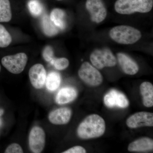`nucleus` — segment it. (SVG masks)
<instances>
[{
	"instance_id": "1",
	"label": "nucleus",
	"mask_w": 153,
	"mask_h": 153,
	"mask_svg": "<svg viewBox=\"0 0 153 153\" xmlns=\"http://www.w3.org/2000/svg\"><path fill=\"white\" fill-rule=\"evenodd\" d=\"M105 130L104 119L99 115L92 114L88 116L79 124L77 134L82 139H90L102 136Z\"/></svg>"
},
{
	"instance_id": "2",
	"label": "nucleus",
	"mask_w": 153,
	"mask_h": 153,
	"mask_svg": "<svg viewBox=\"0 0 153 153\" xmlns=\"http://www.w3.org/2000/svg\"><path fill=\"white\" fill-rule=\"evenodd\" d=\"M153 6V0H117L114 9L118 13L130 15L135 13H149Z\"/></svg>"
},
{
	"instance_id": "3",
	"label": "nucleus",
	"mask_w": 153,
	"mask_h": 153,
	"mask_svg": "<svg viewBox=\"0 0 153 153\" xmlns=\"http://www.w3.org/2000/svg\"><path fill=\"white\" fill-rule=\"evenodd\" d=\"M109 35L117 43L125 45L134 44L142 37L139 30L126 25L116 26L111 30Z\"/></svg>"
},
{
	"instance_id": "4",
	"label": "nucleus",
	"mask_w": 153,
	"mask_h": 153,
	"mask_svg": "<svg viewBox=\"0 0 153 153\" xmlns=\"http://www.w3.org/2000/svg\"><path fill=\"white\" fill-rule=\"evenodd\" d=\"M90 59L93 66L99 69L113 67L117 64L116 58L108 48L95 49L91 54Z\"/></svg>"
},
{
	"instance_id": "5",
	"label": "nucleus",
	"mask_w": 153,
	"mask_h": 153,
	"mask_svg": "<svg viewBox=\"0 0 153 153\" xmlns=\"http://www.w3.org/2000/svg\"><path fill=\"white\" fill-rule=\"evenodd\" d=\"M27 60V55L21 52L15 55H8L3 57L1 63L3 66L11 73L19 74L24 71Z\"/></svg>"
},
{
	"instance_id": "6",
	"label": "nucleus",
	"mask_w": 153,
	"mask_h": 153,
	"mask_svg": "<svg viewBox=\"0 0 153 153\" xmlns=\"http://www.w3.org/2000/svg\"><path fill=\"white\" fill-rule=\"evenodd\" d=\"M78 75L82 81L91 86H97L103 81L101 73L88 62L82 63L78 71Z\"/></svg>"
},
{
	"instance_id": "7",
	"label": "nucleus",
	"mask_w": 153,
	"mask_h": 153,
	"mask_svg": "<svg viewBox=\"0 0 153 153\" xmlns=\"http://www.w3.org/2000/svg\"><path fill=\"white\" fill-rule=\"evenodd\" d=\"M85 7L92 22L98 24L106 18L107 10L102 0H87Z\"/></svg>"
},
{
	"instance_id": "8",
	"label": "nucleus",
	"mask_w": 153,
	"mask_h": 153,
	"mask_svg": "<svg viewBox=\"0 0 153 153\" xmlns=\"http://www.w3.org/2000/svg\"><path fill=\"white\" fill-rule=\"evenodd\" d=\"M46 135L44 130L39 126H35L29 135V144L30 150L34 153H41L44 150Z\"/></svg>"
},
{
	"instance_id": "9",
	"label": "nucleus",
	"mask_w": 153,
	"mask_h": 153,
	"mask_svg": "<svg viewBox=\"0 0 153 153\" xmlns=\"http://www.w3.org/2000/svg\"><path fill=\"white\" fill-rule=\"evenodd\" d=\"M126 125L131 128H136L143 126L152 127L153 114L145 111L134 114L127 120Z\"/></svg>"
},
{
	"instance_id": "10",
	"label": "nucleus",
	"mask_w": 153,
	"mask_h": 153,
	"mask_svg": "<svg viewBox=\"0 0 153 153\" xmlns=\"http://www.w3.org/2000/svg\"><path fill=\"white\" fill-rule=\"evenodd\" d=\"M105 104L108 108L117 107L120 108H126L129 105V101L123 94L116 90L110 91L105 95Z\"/></svg>"
},
{
	"instance_id": "11",
	"label": "nucleus",
	"mask_w": 153,
	"mask_h": 153,
	"mask_svg": "<svg viewBox=\"0 0 153 153\" xmlns=\"http://www.w3.org/2000/svg\"><path fill=\"white\" fill-rule=\"evenodd\" d=\"M30 82L36 89H41L45 85L47 73L44 66L36 64L30 68L29 72Z\"/></svg>"
},
{
	"instance_id": "12",
	"label": "nucleus",
	"mask_w": 153,
	"mask_h": 153,
	"mask_svg": "<svg viewBox=\"0 0 153 153\" xmlns=\"http://www.w3.org/2000/svg\"><path fill=\"white\" fill-rule=\"evenodd\" d=\"M71 111L68 108H58L49 113L48 118L51 123L55 125H64L70 120Z\"/></svg>"
},
{
	"instance_id": "13",
	"label": "nucleus",
	"mask_w": 153,
	"mask_h": 153,
	"mask_svg": "<svg viewBox=\"0 0 153 153\" xmlns=\"http://www.w3.org/2000/svg\"><path fill=\"white\" fill-rule=\"evenodd\" d=\"M117 60L123 71L126 74L134 75L139 71L138 65L128 56L123 53L117 54Z\"/></svg>"
},
{
	"instance_id": "14",
	"label": "nucleus",
	"mask_w": 153,
	"mask_h": 153,
	"mask_svg": "<svg viewBox=\"0 0 153 153\" xmlns=\"http://www.w3.org/2000/svg\"><path fill=\"white\" fill-rule=\"evenodd\" d=\"M76 96L77 92L73 88H63L58 91L56 95L55 101L58 104H66L73 101Z\"/></svg>"
},
{
	"instance_id": "15",
	"label": "nucleus",
	"mask_w": 153,
	"mask_h": 153,
	"mask_svg": "<svg viewBox=\"0 0 153 153\" xmlns=\"http://www.w3.org/2000/svg\"><path fill=\"white\" fill-rule=\"evenodd\" d=\"M153 140L149 137H143L134 141L129 145V152H144L153 150Z\"/></svg>"
},
{
	"instance_id": "16",
	"label": "nucleus",
	"mask_w": 153,
	"mask_h": 153,
	"mask_svg": "<svg viewBox=\"0 0 153 153\" xmlns=\"http://www.w3.org/2000/svg\"><path fill=\"white\" fill-rule=\"evenodd\" d=\"M141 94L144 106L152 107L153 106V85L151 82H143L140 86Z\"/></svg>"
},
{
	"instance_id": "17",
	"label": "nucleus",
	"mask_w": 153,
	"mask_h": 153,
	"mask_svg": "<svg viewBox=\"0 0 153 153\" xmlns=\"http://www.w3.org/2000/svg\"><path fill=\"white\" fill-rule=\"evenodd\" d=\"M42 30L46 36L52 37L58 33V28L56 27L47 14H45L42 17L41 20Z\"/></svg>"
},
{
	"instance_id": "18",
	"label": "nucleus",
	"mask_w": 153,
	"mask_h": 153,
	"mask_svg": "<svg viewBox=\"0 0 153 153\" xmlns=\"http://www.w3.org/2000/svg\"><path fill=\"white\" fill-rule=\"evenodd\" d=\"M65 17L66 13L63 10L56 8L52 10L49 17L52 22L57 28L63 30L66 27Z\"/></svg>"
},
{
	"instance_id": "19",
	"label": "nucleus",
	"mask_w": 153,
	"mask_h": 153,
	"mask_svg": "<svg viewBox=\"0 0 153 153\" xmlns=\"http://www.w3.org/2000/svg\"><path fill=\"white\" fill-rule=\"evenodd\" d=\"M61 77L58 72L52 71L50 72L46 77V87L50 91H55L60 86Z\"/></svg>"
},
{
	"instance_id": "20",
	"label": "nucleus",
	"mask_w": 153,
	"mask_h": 153,
	"mask_svg": "<svg viewBox=\"0 0 153 153\" xmlns=\"http://www.w3.org/2000/svg\"><path fill=\"white\" fill-rule=\"evenodd\" d=\"M10 3L9 0L0 1V22H8L12 19Z\"/></svg>"
},
{
	"instance_id": "21",
	"label": "nucleus",
	"mask_w": 153,
	"mask_h": 153,
	"mask_svg": "<svg viewBox=\"0 0 153 153\" xmlns=\"http://www.w3.org/2000/svg\"><path fill=\"white\" fill-rule=\"evenodd\" d=\"M12 37L2 25H0V47L5 48L11 44Z\"/></svg>"
},
{
	"instance_id": "22",
	"label": "nucleus",
	"mask_w": 153,
	"mask_h": 153,
	"mask_svg": "<svg viewBox=\"0 0 153 153\" xmlns=\"http://www.w3.org/2000/svg\"><path fill=\"white\" fill-rule=\"evenodd\" d=\"M28 6L30 13L34 16H40L43 12V6L38 0H30Z\"/></svg>"
},
{
	"instance_id": "23",
	"label": "nucleus",
	"mask_w": 153,
	"mask_h": 153,
	"mask_svg": "<svg viewBox=\"0 0 153 153\" xmlns=\"http://www.w3.org/2000/svg\"><path fill=\"white\" fill-rule=\"evenodd\" d=\"M50 63L53 65L56 69L59 70H64L68 67L69 61L67 58L64 57L55 58L54 57Z\"/></svg>"
},
{
	"instance_id": "24",
	"label": "nucleus",
	"mask_w": 153,
	"mask_h": 153,
	"mask_svg": "<svg viewBox=\"0 0 153 153\" xmlns=\"http://www.w3.org/2000/svg\"><path fill=\"white\" fill-rule=\"evenodd\" d=\"M42 54L44 60L49 63L55 57L53 49L50 46H47L44 48Z\"/></svg>"
},
{
	"instance_id": "25",
	"label": "nucleus",
	"mask_w": 153,
	"mask_h": 153,
	"mask_svg": "<svg viewBox=\"0 0 153 153\" xmlns=\"http://www.w3.org/2000/svg\"><path fill=\"white\" fill-rule=\"evenodd\" d=\"M23 152L22 147L17 143L11 144L6 149L5 153H22Z\"/></svg>"
},
{
	"instance_id": "26",
	"label": "nucleus",
	"mask_w": 153,
	"mask_h": 153,
	"mask_svg": "<svg viewBox=\"0 0 153 153\" xmlns=\"http://www.w3.org/2000/svg\"><path fill=\"white\" fill-rule=\"evenodd\" d=\"M86 150L84 148L80 146H75L68 149L63 153H85Z\"/></svg>"
},
{
	"instance_id": "27",
	"label": "nucleus",
	"mask_w": 153,
	"mask_h": 153,
	"mask_svg": "<svg viewBox=\"0 0 153 153\" xmlns=\"http://www.w3.org/2000/svg\"><path fill=\"white\" fill-rule=\"evenodd\" d=\"M4 113V110L3 109H1L0 108V117Z\"/></svg>"
},
{
	"instance_id": "28",
	"label": "nucleus",
	"mask_w": 153,
	"mask_h": 153,
	"mask_svg": "<svg viewBox=\"0 0 153 153\" xmlns=\"http://www.w3.org/2000/svg\"><path fill=\"white\" fill-rule=\"evenodd\" d=\"M1 119H0V125H1Z\"/></svg>"
},
{
	"instance_id": "29",
	"label": "nucleus",
	"mask_w": 153,
	"mask_h": 153,
	"mask_svg": "<svg viewBox=\"0 0 153 153\" xmlns=\"http://www.w3.org/2000/svg\"><path fill=\"white\" fill-rule=\"evenodd\" d=\"M1 65H0V72H1Z\"/></svg>"
},
{
	"instance_id": "30",
	"label": "nucleus",
	"mask_w": 153,
	"mask_h": 153,
	"mask_svg": "<svg viewBox=\"0 0 153 153\" xmlns=\"http://www.w3.org/2000/svg\"><path fill=\"white\" fill-rule=\"evenodd\" d=\"M58 1H61V0H58Z\"/></svg>"
},
{
	"instance_id": "31",
	"label": "nucleus",
	"mask_w": 153,
	"mask_h": 153,
	"mask_svg": "<svg viewBox=\"0 0 153 153\" xmlns=\"http://www.w3.org/2000/svg\"><path fill=\"white\" fill-rule=\"evenodd\" d=\"M0 1H1V0H0Z\"/></svg>"
}]
</instances>
